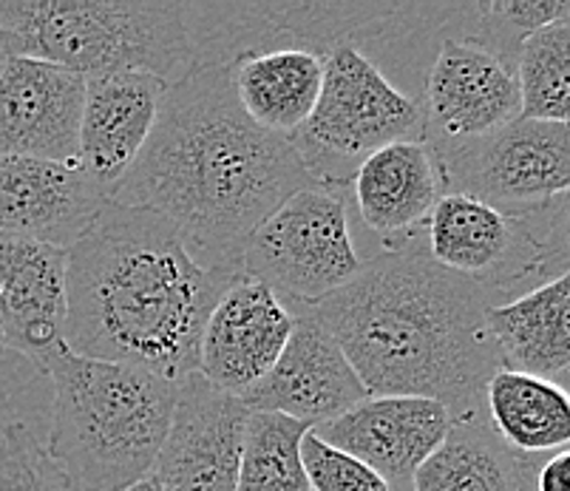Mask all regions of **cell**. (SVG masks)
<instances>
[{
  "label": "cell",
  "mask_w": 570,
  "mask_h": 491,
  "mask_svg": "<svg viewBox=\"0 0 570 491\" xmlns=\"http://www.w3.org/2000/svg\"><path fill=\"white\" fill-rule=\"evenodd\" d=\"M315 185L289 137L238 106L230 66L214 63L168 86L151 137L108 202L163 216L202 267L245 276L253 230Z\"/></svg>",
  "instance_id": "obj_1"
},
{
  "label": "cell",
  "mask_w": 570,
  "mask_h": 491,
  "mask_svg": "<svg viewBox=\"0 0 570 491\" xmlns=\"http://www.w3.org/2000/svg\"><path fill=\"white\" fill-rule=\"evenodd\" d=\"M423 227L386 242L313 310L366 395L429 397L460 418L483 410L485 386L502 366L485 318L497 302L483 284L429 256Z\"/></svg>",
  "instance_id": "obj_2"
},
{
  "label": "cell",
  "mask_w": 570,
  "mask_h": 491,
  "mask_svg": "<svg viewBox=\"0 0 570 491\" xmlns=\"http://www.w3.org/2000/svg\"><path fill=\"white\" fill-rule=\"evenodd\" d=\"M236 278L202 267L163 216L108 202L69 247L66 346L179 384L199 372L207 315Z\"/></svg>",
  "instance_id": "obj_3"
},
{
  "label": "cell",
  "mask_w": 570,
  "mask_h": 491,
  "mask_svg": "<svg viewBox=\"0 0 570 491\" xmlns=\"http://www.w3.org/2000/svg\"><path fill=\"white\" fill-rule=\"evenodd\" d=\"M55 384L46 452L75 491H126L151 478L179 384L154 372L75 355L46 361Z\"/></svg>",
  "instance_id": "obj_4"
},
{
  "label": "cell",
  "mask_w": 570,
  "mask_h": 491,
  "mask_svg": "<svg viewBox=\"0 0 570 491\" xmlns=\"http://www.w3.org/2000/svg\"><path fill=\"white\" fill-rule=\"evenodd\" d=\"M12 57L88 77L142 71L174 86L202 66L194 3L165 0H0Z\"/></svg>",
  "instance_id": "obj_5"
},
{
  "label": "cell",
  "mask_w": 570,
  "mask_h": 491,
  "mask_svg": "<svg viewBox=\"0 0 570 491\" xmlns=\"http://www.w3.org/2000/svg\"><path fill=\"white\" fill-rule=\"evenodd\" d=\"M357 38H341L324 51L318 102L289 137L309 177L341 194L350 188L357 165L377 148L401 139L423 143L420 100L397 89Z\"/></svg>",
  "instance_id": "obj_6"
},
{
  "label": "cell",
  "mask_w": 570,
  "mask_h": 491,
  "mask_svg": "<svg viewBox=\"0 0 570 491\" xmlns=\"http://www.w3.org/2000/svg\"><path fill=\"white\" fill-rule=\"evenodd\" d=\"M423 236L440 267L483 284L497 304L568 276V202L508 216L465 194H443Z\"/></svg>",
  "instance_id": "obj_7"
},
{
  "label": "cell",
  "mask_w": 570,
  "mask_h": 491,
  "mask_svg": "<svg viewBox=\"0 0 570 491\" xmlns=\"http://www.w3.org/2000/svg\"><path fill=\"white\" fill-rule=\"evenodd\" d=\"M341 190L304 188L278 205L250 234L242 271L287 304L315 307L361 273Z\"/></svg>",
  "instance_id": "obj_8"
},
{
  "label": "cell",
  "mask_w": 570,
  "mask_h": 491,
  "mask_svg": "<svg viewBox=\"0 0 570 491\" xmlns=\"http://www.w3.org/2000/svg\"><path fill=\"white\" fill-rule=\"evenodd\" d=\"M434 163L443 194H465L508 216L537 214L568 202V122L517 117Z\"/></svg>",
  "instance_id": "obj_9"
},
{
  "label": "cell",
  "mask_w": 570,
  "mask_h": 491,
  "mask_svg": "<svg viewBox=\"0 0 570 491\" xmlns=\"http://www.w3.org/2000/svg\"><path fill=\"white\" fill-rule=\"evenodd\" d=\"M420 106L423 146L438 159L517 120L520 89L511 66L449 23L429 63Z\"/></svg>",
  "instance_id": "obj_10"
},
{
  "label": "cell",
  "mask_w": 570,
  "mask_h": 491,
  "mask_svg": "<svg viewBox=\"0 0 570 491\" xmlns=\"http://www.w3.org/2000/svg\"><path fill=\"white\" fill-rule=\"evenodd\" d=\"M289 307L295 322L282 359L238 401L250 412H273L315 429L370 395L315 310L307 304Z\"/></svg>",
  "instance_id": "obj_11"
},
{
  "label": "cell",
  "mask_w": 570,
  "mask_h": 491,
  "mask_svg": "<svg viewBox=\"0 0 570 491\" xmlns=\"http://www.w3.org/2000/svg\"><path fill=\"white\" fill-rule=\"evenodd\" d=\"M247 410L199 372L179 381L168 435L157 454L159 491H236Z\"/></svg>",
  "instance_id": "obj_12"
},
{
  "label": "cell",
  "mask_w": 570,
  "mask_h": 491,
  "mask_svg": "<svg viewBox=\"0 0 570 491\" xmlns=\"http://www.w3.org/2000/svg\"><path fill=\"white\" fill-rule=\"evenodd\" d=\"M293 322V307L269 287L236 278L202 330L199 375L227 395H247L282 359Z\"/></svg>",
  "instance_id": "obj_13"
},
{
  "label": "cell",
  "mask_w": 570,
  "mask_h": 491,
  "mask_svg": "<svg viewBox=\"0 0 570 491\" xmlns=\"http://www.w3.org/2000/svg\"><path fill=\"white\" fill-rule=\"evenodd\" d=\"M452 423V412L429 397L370 395L313 432L366 463L392 491H412L414 472L440 446Z\"/></svg>",
  "instance_id": "obj_14"
},
{
  "label": "cell",
  "mask_w": 570,
  "mask_h": 491,
  "mask_svg": "<svg viewBox=\"0 0 570 491\" xmlns=\"http://www.w3.org/2000/svg\"><path fill=\"white\" fill-rule=\"evenodd\" d=\"M86 77L32 57L0 75V157L75 163Z\"/></svg>",
  "instance_id": "obj_15"
},
{
  "label": "cell",
  "mask_w": 570,
  "mask_h": 491,
  "mask_svg": "<svg viewBox=\"0 0 570 491\" xmlns=\"http://www.w3.org/2000/svg\"><path fill=\"white\" fill-rule=\"evenodd\" d=\"M66 247L0 234V338L38 364L66 346Z\"/></svg>",
  "instance_id": "obj_16"
},
{
  "label": "cell",
  "mask_w": 570,
  "mask_h": 491,
  "mask_svg": "<svg viewBox=\"0 0 570 491\" xmlns=\"http://www.w3.org/2000/svg\"><path fill=\"white\" fill-rule=\"evenodd\" d=\"M165 91L168 82L142 71L86 80L75 163L108 199L151 137Z\"/></svg>",
  "instance_id": "obj_17"
},
{
  "label": "cell",
  "mask_w": 570,
  "mask_h": 491,
  "mask_svg": "<svg viewBox=\"0 0 570 491\" xmlns=\"http://www.w3.org/2000/svg\"><path fill=\"white\" fill-rule=\"evenodd\" d=\"M106 205L77 163L0 157V234L69 251Z\"/></svg>",
  "instance_id": "obj_18"
},
{
  "label": "cell",
  "mask_w": 570,
  "mask_h": 491,
  "mask_svg": "<svg viewBox=\"0 0 570 491\" xmlns=\"http://www.w3.org/2000/svg\"><path fill=\"white\" fill-rule=\"evenodd\" d=\"M350 185L364 227L386 242L420 230L443 196L438 163L420 139L377 148L357 165Z\"/></svg>",
  "instance_id": "obj_19"
},
{
  "label": "cell",
  "mask_w": 570,
  "mask_h": 491,
  "mask_svg": "<svg viewBox=\"0 0 570 491\" xmlns=\"http://www.w3.org/2000/svg\"><path fill=\"white\" fill-rule=\"evenodd\" d=\"M491 338L502 370L551 381L559 390L570 384V291L559 276L537 291L489 307Z\"/></svg>",
  "instance_id": "obj_20"
},
{
  "label": "cell",
  "mask_w": 570,
  "mask_h": 491,
  "mask_svg": "<svg viewBox=\"0 0 570 491\" xmlns=\"http://www.w3.org/2000/svg\"><path fill=\"white\" fill-rule=\"evenodd\" d=\"M542 460L508 449L485 410H476L454 418L440 446L414 472L412 491H533Z\"/></svg>",
  "instance_id": "obj_21"
},
{
  "label": "cell",
  "mask_w": 570,
  "mask_h": 491,
  "mask_svg": "<svg viewBox=\"0 0 570 491\" xmlns=\"http://www.w3.org/2000/svg\"><path fill=\"white\" fill-rule=\"evenodd\" d=\"M233 89L258 128L293 137L309 120L324 80V55L302 46H273L238 57Z\"/></svg>",
  "instance_id": "obj_22"
},
{
  "label": "cell",
  "mask_w": 570,
  "mask_h": 491,
  "mask_svg": "<svg viewBox=\"0 0 570 491\" xmlns=\"http://www.w3.org/2000/svg\"><path fill=\"white\" fill-rule=\"evenodd\" d=\"M483 410L500 441L522 458H548L568 449L570 401L551 381L500 366L485 386Z\"/></svg>",
  "instance_id": "obj_23"
},
{
  "label": "cell",
  "mask_w": 570,
  "mask_h": 491,
  "mask_svg": "<svg viewBox=\"0 0 570 491\" xmlns=\"http://www.w3.org/2000/svg\"><path fill=\"white\" fill-rule=\"evenodd\" d=\"M520 117L568 122L570 114V18L542 26L520 43L514 60Z\"/></svg>",
  "instance_id": "obj_24"
},
{
  "label": "cell",
  "mask_w": 570,
  "mask_h": 491,
  "mask_svg": "<svg viewBox=\"0 0 570 491\" xmlns=\"http://www.w3.org/2000/svg\"><path fill=\"white\" fill-rule=\"evenodd\" d=\"M307 423L273 412H250L242 443L236 491H313L302 463Z\"/></svg>",
  "instance_id": "obj_25"
},
{
  "label": "cell",
  "mask_w": 570,
  "mask_h": 491,
  "mask_svg": "<svg viewBox=\"0 0 570 491\" xmlns=\"http://www.w3.org/2000/svg\"><path fill=\"white\" fill-rule=\"evenodd\" d=\"M0 491H75L23 423L0 429Z\"/></svg>",
  "instance_id": "obj_26"
},
{
  "label": "cell",
  "mask_w": 570,
  "mask_h": 491,
  "mask_svg": "<svg viewBox=\"0 0 570 491\" xmlns=\"http://www.w3.org/2000/svg\"><path fill=\"white\" fill-rule=\"evenodd\" d=\"M302 463L313 491H392L381 474L352 454L321 441L313 429L302 438Z\"/></svg>",
  "instance_id": "obj_27"
},
{
  "label": "cell",
  "mask_w": 570,
  "mask_h": 491,
  "mask_svg": "<svg viewBox=\"0 0 570 491\" xmlns=\"http://www.w3.org/2000/svg\"><path fill=\"white\" fill-rule=\"evenodd\" d=\"M533 491H570V454L559 449L533 472Z\"/></svg>",
  "instance_id": "obj_28"
},
{
  "label": "cell",
  "mask_w": 570,
  "mask_h": 491,
  "mask_svg": "<svg viewBox=\"0 0 570 491\" xmlns=\"http://www.w3.org/2000/svg\"><path fill=\"white\" fill-rule=\"evenodd\" d=\"M9 60H12V51H9L7 38H3V32H0V75H3V69H7Z\"/></svg>",
  "instance_id": "obj_29"
},
{
  "label": "cell",
  "mask_w": 570,
  "mask_h": 491,
  "mask_svg": "<svg viewBox=\"0 0 570 491\" xmlns=\"http://www.w3.org/2000/svg\"><path fill=\"white\" fill-rule=\"evenodd\" d=\"M126 491H159V483L154 480V474H151V478L139 480L137 485H131V489H126Z\"/></svg>",
  "instance_id": "obj_30"
},
{
  "label": "cell",
  "mask_w": 570,
  "mask_h": 491,
  "mask_svg": "<svg viewBox=\"0 0 570 491\" xmlns=\"http://www.w3.org/2000/svg\"><path fill=\"white\" fill-rule=\"evenodd\" d=\"M0 346H3V338H0Z\"/></svg>",
  "instance_id": "obj_31"
}]
</instances>
